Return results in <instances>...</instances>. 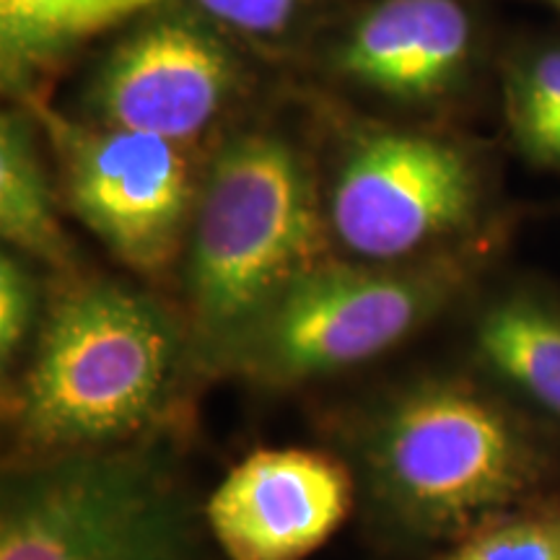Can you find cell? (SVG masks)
<instances>
[{"label":"cell","mask_w":560,"mask_h":560,"mask_svg":"<svg viewBox=\"0 0 560 560\" xmlns=\"http://www.w3.org/2000/svg\"><path fill=\"white\" fill-rule=\"evenodd\" d=\"M234 86V62L208 34L156 24L112 55L96 86V107L112 128L151 132L172 143L198 136Z\"/></svg>","instance_id":"obj_9"},{"label":"cell","mask_w":560,"mask_h":560,"mask_svg":"<svg viewBox=\"0 0 560 560\" xmlns=\"http://www.w3.org/2000/svg\"><path fill=\"white\" fill-rule=\"evenodd\" d=\"M475 350L509 395L560 423V306L535 293L493 301L475 327Z\"/></svg>","instance_id":"obj_11"},{"label":"cell","mask_w":560,"mask_h":560,"mask_svg":"<svg viewBox=\"0 0 560 560\" xmlns=\"http://www.w3.org/2000/svg\"><path fill=\"white\" fill-rule=\"evenodd\" d=\"M153 3L156 0H0L5 55H50Z\"/></svg>","instance_id":"obj_13"},{"label":"cell","mask_w":560,"mask_h":560,"mask_svg":"<svg viewBox=\"0 0 560 560\" xmlns=\"http://www.w3.org/2000/svg\"><path fill=\"white\" fill-rule=\"evenodd\" d=\"M433 560H560V499L540 495L503 511Z\"/></svg>","instance_id":"obj_14"},{"label":"cell","mask_w":560,"mask_h":560,"mask_svg":"<svg viewBox=\"0 0 560 560\" xmlns=\"http://www.w3.org/2000/svg\"><path fill=\"white\" fill-rule=\"evenodd\" d=\"M202 374L195 340L159 301L115 280L75 283L3 387L5 465L182 441Z\"/></svg>","instance_id":"obj_2"},{"label":"cell","mask_w":560,"mask_h":560,"mask_svg":"<svg viewBox=\"0 0 560 560\" xmlns=\"http://www.w3.org/2000/svg\"><path fill=\"white\" fill-rule=\"evenodd\" d=\"M467 159L425 136H380L353 151L330 198V231L361 262L410 260L472 221Z\"/></svg>","instance_id":"obj_6"},{"label":"cell","mask_w":560,"mask_h":560,"mask_svg":"<svg viewBox=\"0 0 560 560\" xmlns=\"http://www.w3.org/2000/svg\"><path fill=\"white\" fill-rule=\"evenodd\" d=\"M359 509L387 548L452 545L552 478L548 441L509 400L457 374L376 392L338 425Z\"/></svg>","instance_id":"obj_1"},{"label":"cell","mask_w":560,"mask_h":560,"mask_svg":"<svg viewBox=\"0 0 560 560\" xmlns=\"http://www.w3.org/2000/svg\"><path fill=\"white\" fill-rule=\"evenodd\" d=\"M198 3L234 30L272 34L289 24L301 0H198Z\"/></svg>","instance_id":"obj_17"},{"label":"cell","mask_w":560,"mask_h":560,"mask_svg":"<svg viewBox=\"0 0 560 560\" xmlns=\"http://www.w3.org/2000/svg\"><path fill=\"white\" fill-rule=\"evenodd\" d=\"M179 441L5 465L0 560H200Z\"/></svg>","instance_id":"obj_4"},{"label":"cell","mask_w":560,"mask_h":560,"mask_svg":"<svg viewBox=\"0 0 560 560\" xmlns=\"http://www.w3.org/2000/svg\"><path fill=\"white\" fill-rule=\"evenodd\" d=\"M0 231L3 240L34 260L68 268L70 244L52 208V195L30 132L16 117L0 128Z\"/></svg>","instance_id":"obj_12"},{"label":"cell","mask_w":560,"mask_h":560,"mask_svg":"<svg viewBox=\"0 0 560 560\" xmlns=\"http://www.w3.org/2000/svg\"><path fill=\"white\" fill-rule=\"evenodd\" d=\"M470 19L457 0H384L350 34L340 66L366 86L429 96L459 73Z\"/></svg>","instance_id":"obj_10"},{"label":"cell","mask_w":560,"mask_h":560,"mask_svg":"<svg viewBox=\"0 0 560 560\" xmlns=\"http://www.w3.org/2000/svg\"><path fill=\"white\" fill-rule=\"evenodd\" d=\"M459 270L452 260L423 268L319 262L257 319L231 374L291 389L363 366L429 325L457 293Z\"/></svg>","instance_id":"obj_5"},{"label":"cell","mask_w":560,"mask_h":560,"mask_svg":"<svg viewBox=\"0 0 560 560\" xmlns=\"http://www.w3.org/2000/svg\"><path fill=\"white\" fill-rule=\"evenodd\" d=\"M327 260L312 179L283 140H234L210 166L187 247L192 340L206 374H231L257 319Z\"/></svg>","instance_id":"obj_3"},{"label":"cell","mask_w":560,"mask_h":560,"mask_svg":"<svg viewBox=\"0 0 560 560\" xmlns=\"http://www.w3.org/2000/svg\"><path fill=\"white\" fill-rule=\"evenodd\" d=\"M66 192L73 213L122 265L161 276L190 223V170L172 140L151 132L68 130Z\"/></svg>","instance_id":"obj_7"},{"label":"cell","mask_w":560,"mask_h":560,"mask_svg":"<svg viewBox=\"0 0 560 560\" xmlns=\"http://www.w3.org/2000/svg\"><path fill=\"white\" fill-rule=\"evenodd\" d=\"M359 506L353 470L338 452L255 450L226 472L202 520L229 560H304Z\"/></svg>","instance_id":"obj_8"},{"label":"cell","mask_w":560,"mask_h":560,"mask_svg":"<svg viewBox=\"0 0 560 560\" xmlns=\"http://www.w3.org/2000/svg\"><path fill=\"white\" fill-rule=\"evenodd\" d=\"M558 3H560V0H558Z\"/></svg>","instance_id":"obj_18"},{"label":"cell","mask_w":560,"mask_h":560,"mask_svg":"<svg viewBox=\"0 0 560 560\" xmlns=\"http://www.w3.org/2000/svg\"><path fill=\"white\" fill-rule=\"evenodd\" d=\"M39 314L37 278L16 255L0 260V361L9 369L21 355Z\"/></svg>","instance_id":"obj_16"},{"label":"cell","mask_w":560,"mask_h":560,"mask_svg":"<svg viewBox=\"0 0 560 560\" xmlns=\"http://www.w3.org/2000/svg\"><path fill=\"white\" fill-rule=\"evenodd\" d=\"M511 125L529 156L560 164V50H548L516 75Z\"/></svg>","instance_id":"obj_15"}]
</instances>
